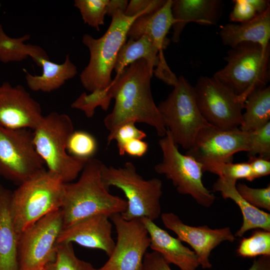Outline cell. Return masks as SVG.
I'll return each instance as SVG.
<instances>
[{"label": "cell", "instance_id": "cell-1", "mask_svg": "<svg viewBox=\"0 0 270 270\" xmlns=\"http://www.w3.org/2000/svg\"><path fill=\"white\" fill-rule=\"evenodd\" d=\"M153 72L154 68L144 59H140L112 80L108 87L115 102L112 112L104 120L109 132L108 144L114 140L120 126L131 121L153 127L161 138L166 134V128L152 96L150 80Z\"/></svg>", "mask_w": 270, "mask_h": 270}, {"label": "cell", "instance_id": "cell-2", "mask_svg": "<svg viewBox=\"0 0 270 270\" xmlns=\"http://www.w3.org/2000/svg\"><path fill=\"white\" fill-rule=\"evenodd\" d=\"M103 164L100 160L90 158L76 182L64 183L60 208L63 229L90 216L104 214L110 217L126 210V200L110 194L102 181Z\"/></svg>", "mask_w": 270, "mask_h": 270}, {"label": "cell", "instance_id": "cell-3", "mask_svg": "<svg viewBox=\"0 0 270 270\" xmlns=\"http://www.w3.org/2000/svg\"><path fill=\"white\" fill-rule=\"evenodd\" d=\"M74 131L70 117L55 112L44 116L32 131L35 148L48 170L64 183L76 179L88 160L74 158L68 153V141Z\"/></svg>", "mask_w": 270, "mask_h": 270}, {"label": "cell", "instance_id": "cell-4", "mask_svg": "<svg viewBox=\"0 0 270 270\" xmlns=\"http://www.w3.org/2000/svg\"><path fill=\"white\" fill-rule=\"evenodd\" d=\"M64 184L60 177L45 169L12 192L11 214L18 234L47 214L61 208Z\"/></svg>", "mask_w": 270, "mask_h": 270}, {"label": "cell", "instance_id": "cell-5", "mask_svg": "<svg viewBox=\"0 0 270 270\" xmlns=\"http://www.w3.org/2000/svg\"><path fill=\"white\" fill-rule=\"evenodd\" d=\"M128 17L118 11L112 16L111 23L104 34L96 38L84 34L82 42L88 49V64L80 75L83 87L92 92L108 88L112 80L111 74L122 46L126 42L130 26L138 16Z\"/></svg>", "mask_w": 270, "mask_h": 270}, {"label": "cell", "instance_id": "cell-6", "mask_svg": "<svg viewBox=\"0 0 270 270\" xmlns=\"http://www.w3.org/2000/svg\"><path fill=\"white\" fill-rule=\"evenodd\" d=\"M225 66L213 77L245 102L254 90L266 86L270 78V46L243 42L228 52Z\"/></svg>", "mask_w": 270, "mask_h": 270}, {"label": "cell", "instance_id": "cell-7", "mask_svg": "<svg viewBox=\"0 0 270 270\" xmlns=\"http://www.w3.org/2000/svg\"><path fill=\"white\" fill-rule=\"evenodd\" d=\"M101 174L108 188L115 186L124 193L127 206L120 214L124 219L130 220L144 218L154 221L160 216L162 194V183L160 179H144L130 162L118 168L104 164Z\"/></svg>", "mask_w": 270, "mask_h": 270}, {"label": "cell", "instance_id": "cell-8", "mask_svg": "<svg viewBox=\"0 0 270 270\" xmlns=\"http://www.w3.org/2000/svg\"><path fill=\"white\" fill-rule=\"evenodd\" d=\"M172 91L158 106L164 124L174 142L189 150L198 132L210 124L198 106L194 86L182 76Z\"/></svg>", "mask_w": 270, "mask_h": 270}, {"label": "cell", "instance_id": "cell-9", "mask_svg": "<svg viewBox=\"0 0 270 270\" xmlns=\"http://www.w3.org/2000/svg\"><path fill=\"white\" fill-rule=\"evenodd\" d=\"M158 144L162 158L154 166L156 172L170 180L178 193L190 195L202 206H210L216 197L202 183V164L192 156L182 154L168 130Z\"/></svg>", "mask_w": 270, "mask_h": 270}, {"label": "cell", "instance_id": "cell-10", "mask_svg": "<svg viewBox=\"0 0 270 270\" xmlns=\"http://www.w3.org/2000/svg\"><path fill=\"white\" fill-rule=\"evenodd\" d=\"M63 229L61 209L47 214L18 234V270H44L56 256Z\"/></svg>", "mask_w": 270, "mask_h": 270}, {"label": "cell", "instance_id": "cell-11", "mask_svg": "<svg viewBox=\"0 0 270 270\" xmlns=\"http://www.w3.org/2000/svg\"><path fill=\"white\" fill-rule=\"evenodd\" d=\"M30 129L0 126V177L18 186L45 170Z\"/></svg>", "mask_w": 270, "mask_h": 270}, {"label": "cell", "instance_id": "cell-12", "mask_svg": "<svg viewBox=\"0 0 270 270\" xmlns=\"http://www.w3.org/2000/svg\"><path fill=\"white\" fill-rule=\"evenodd\" d=\"M194 88L200 111L205 120L218 128H239L244 101L214 77L200 76Z\"/></svg>", "mask_w": 270, "mask_h": 270}, {"label": "cell", "instance_id": "cell-13", "mask_svg": "<svg viewBox=\"0 0 270 270\" xmlns=\"http://www.w3.org/2000/svg\"><path fill=\"white\" fill-rule=\"evenodd\" d=\"M117 240L108 260L98 270H141L150 238L141 219L126 220L120 214L110 216Z\"/></svg>", "mask_w": 270, "mask_h": 270}, {"label": "cell", "instance_id": "cell-14", "mask_svg": "<svg viewBox=\"0 0 270 270\" xmlns=\"http://www.w3.org/2000/svg\"><path fill=\"white\" fill-rule=\"evenodd\" d=\"M249 150L247 132L239 128L224 130L210 125L202 128L186 154L201 164L208 162H232L234 154Z\"/></svg>", "mask_w": 270, "mask_h": 270}, {"label": "cell", "instance_id": "cell-15", "mask_svg": "<svg viewBox=\"0 0 270 270\" xmlns=\"http://www.w3.org/2000/svg\"><path fill=\"white\" fill-rule=\"evenodd\" d=\"M44 118L40 104L21 85H0V126L34 130Z\"/></svg>", "mask_w": 270, "mask_h": 270}, {"label": "cell", "instance_id": "cell-16", "mask_svg": "<svg viewBox=\"0 0 270 270\" xmlns=\"http://www.w3.org/2000/svg\"><path fill=\"white\" fill-rule=\"evenodd\" d=\"M161 218L167 228L174 232L180 240L186 242L194 249L202 268H212L209 257L212 250L222 242H233L236 239L229 227L212 229L206 226H190L184 224L172 212L162 214Z\"/></svg>", "mask_w": 270, "mask_h": 270}, {"label": "cell", "instance_id": "cell-17", "mask_svg": "<svg viewBox=\"0 0 270 270\" xmlns=\"http://www.w3.org/2000/svg\"><path fill=\"white\" fill-rule=\"evenodd\" d=\"M112 234L110 217L104 214L95 215L62 229L57 244L74 242L87 248L102 250L109 257L116 244Z\"/></svg>", "mask_w": 270, "mask_h": 270}, {"label": "cell", "instance_id": "cell-18", "mask_svg": "<svg viewBox=\"0 0 270 270\" xmlns=\"http://www.w3.org/2000/svg\"><path fill=\"white\" fill-rule=\"evenodd\" d=\"M223 2L220 0H172V12L174 19L172 40L180 41V34L189 22L216 24L222 14Z\"/></svg>", "mask_w": 270, "mask_h": 270}, {"label": "cell", "instance_id": "cell-19", "mask_svg": "<svg viewBox=\"0 0 270 270\" xmlns=\"http://www.w3.org/2000/svg\"><path fill=\"white\" fill-rule=\"evenodd\" d=\"M146 227L150 238V248L159 253L169 264L178 266L180 270H196L200 266L196 254L182 244L178 238L170 236L158 226L154 221L140 218Z\"/></svg>", "mask_w": 270, "mask_h": 270}, {"label": "cell", "instance_id": "cell-20", "mask_svg": "<svg viewBox=\"0 0 270 270\" xmlns=\"http://www.w3.org/2000/svg\"><path fill=\"white\" fill-rule=\"evenodd\" d=\"M219 35L222 44L233 48L243 42L270 46V7L251 20L240 24L230 23L220 27Z\"/></svg>", "mask_w": 270, "mask_h": 270}, {"label": "cell", "instance_id": "cell-21", "mask_svg": "<svg viewBox=\"0 0 270 270\" xmlns=\"http://www.w3.org/2000/svg\"><path fill=\"white\" fill-rule=\"evenodd\" d=\"M172 0H167L156 12L138 17L130 26L127 38L138 40L144 35H148L163 52L169 44L166 35L174 22L172 12Z\"/></svg>", "mask_w": 270, "mask_h": 270}, {"label": "cell", "instance_id": "cell-22", "mask_svg": "<svg viewBox=\"0 0 270 270\" xmlns=\"http://www.w3.org/2000/svg\"><path fill=\"white\" fill-rule=\"evenodd\" d=\"M12 194L0 184V270H18V234L12 216Z\"/></svg>", "mask_w": 270, "mask_h": 270}, {"label": "cell", "instance_id": "cell-23", "mask_svg": "<svg viewBox=\"0 0 270 270\" xmlns=\"http://www.w3.org/2000/svg\"><path fill=\"white\" fill-rule=\"evenodd\" d=\"M236 180L219 177L212 186L213 192H219L225 198H230L238 206L242 213L243 222L234 235L242 237L248 230L259 228L270 232V214L255 208L246 201L238 193Z\"/></svg>", "mask_w": 270, "mask_h": 270}, {"label": "cell", "instance_id": "cell-24", "mask_svg": "<svg viewBox=\"0 0 270 270\" xmlns=\"http://www.w3.org/2000/svg\"><path fill=\"white\" fill-rule=\"evenodd\" d=\"M144 59L153 68L165 70L168 68L164 54L154 40L148 35L138 40L129 38L120 50L114 66L116 76L119 75L130 64Z\"/></svg>", "mask_w": 270, "mask_h": 270}, {"label": "cell", "instance_id": "cell-25", "mask_svg": "<svg viewBox=\"0 0 270 270\" xmlns=\"http://www.w3.org/2000/svg\"><path fill=\"white\" fill-rule=\"evenodd\" d=\"M38 66H41V75H32L25 71V78L30 89L34 92H50L61 87L66 80L74 78L77 68L71 61L68 54L64 62L56 64L50 60L42 59Z\"/></svg>", "mask_w": 270, "mask_h": 270}, {"label": "cell", "instance_id": "cell-26", "mask_svg": "<svg viewBox=\"0 0 270 270\" xmlns=\"http://www.w3.org/2000/svg\"><path fill=\"white\" fill-rule=\"evenodd\" d=\"M245 112L239 128L244 132L258 129L270 122V86L252 91L244 104Z\"/></svg>", "mask_w": 270, "mask_h": 270}, {"label": "cell", "instance_id": "cell-27", "mask_svg": "<svg viewBox=\"0 0 270 270\" xmlns=\"http://www.w3.org/2000/svg\"><path fill=\"white\" fill-rule=\"evenodd\" d=\"M30 38L28 34L20 38H12L4 32L0 24V62L4 64L20 62L30 56L37 64L42 59L50 60L41 47L24 42Z\"/></svg>", "mask_w": 270, "mask_h": 270}, {"label": "cell", "instance_id": "cell-28", "mask_svg": "<svg viewBox=\"0 0 270 270\" xmlns=\"http://www.w3.org/2000/svg\"><path fill=\"white\" fill-rule=\"evenodd\" d=\"M72 244H58L54 260L48 264L44 270H98L90 263L78 258Z\"/></svg>", "mask_w": 270, "mask_h": 270}, {"label": "cell", "instance_id": "cell-29", "mask_svg": "<svg viewBox=\"0 0 270 270\" xmlns=\"http://www.w3.org/2000/svg\"><path fill=\"white\" fill-rule=\"evenodd\" d=\"M236 252L243 258L270 256V232L262 229L254 230L250 236L240 240Z\"/></svg>", "mask_w": 270, "mask_h": 270}, {"label": "cell", "instance_id": "cell-30", "mask_svg": "<svg viewBox=\"0 0 270 270\" xmlns=\"http://www.w3.org/2000/svg\"><path fill=\"white\" fill-rule=\"evenodd\" d=\"M202 164L203 171L217 174L218 177L237 180L244 178L252 181L255 178L248 162L238 163L224 162H208Z\"/></svg>", "mask_w": 270, "mask_h": 270}, {"label": "cell", "instance_id": "cell-31", "mask_svg": "<svg viewBox=\"0 0 270 270\" xmlns=\"http://www.w3.org/2000/svg\"><path fill=\"white\" fill-rule=\"evenodd\" d=\"M112 100L109 88L102 90H96L87 94L82 93L71 104L72 108L83 112L88 118H92L96 108L100 106L103 110H108Z\"/></svg>", "mask_w": 270, "mask_h": 270}, {"label": "cell", "instance_id": "cell-32", "mask_svg": "<svg viewBox=\"0 0 270 270\" xmlns=\"http://www.w3.org/2000/svg\"><path fill=\"white\" fill-rule=\"evenodd\" d=\"M108 0H75L74 6L79 10L84 22L99 31L104 24Z\"/></svg>", "mask_w": 270, "mask_h": 270}, {"label": "cell", "instance_id": "cell-33", "mask_svg": "<svg viewBox=\"0 0 270 270\" xmlns=\"http://www.w3.org/2000/svg\"><path fill=\"white\" fill-rule=\"evenodd\" d=\"M96 138L83 130H74L67 144V152L71 156L82 159L92 158L97 150Z\"/></svg>", "mask_w": 270, "mask_h": 270}, {"label": "cell", "instance_id": "cell-34", "mask_svg": "<svg viewBox=\"0 0 270 270\" xmlns=\"http://www.w3.org/2000/svg\"><path fill=\"white\" fill-rule=\"evenodd\" d=\"M249 140L248 158L258 156L266 159L270 158V122L263 126L247 132Z\"/></svg>", "mask_w": 270, "mask_h": 270}, {"label": "cell", "instance_id": "cell-35", "mask_svg": "<svg viewBox=\"0 0 270 270\" xmlns=\"http://www.w3.org/2000/svg\"><path fill=\"white\" fill-rule=\"evenodd\" d=\"M240 195L250 204L258 209L270 211V186L260 188H252L244 184L236 185Z\"/></svg>", "mask_w": 270, "mask_h": 270}, {"label": "cell", "instance_id": "cell-36", "mask_svg": "<svg viewBox=\"0 0 270 270\" xmlns=\"http://www.w3.org/2000/svg\"><path fill=\"white\" fill-rule=\"evenodd\" d=\"M133 121L122 124L118 130L114 140L116 141L119 154L124 156V146L129 141L134 139L143 140L146 136V134L142 130L138 128Z\"/></svg>", "mask_w": 270, "mask_h": 270}, {"label": "cell", "instance_id": "cell-37", "mask_svg": "<svg viewBox=\"0 0 270 270\" xmlns=\"http://www.w3.org/2000/svg\"><path fill=\"white\" fill-rule=\"evenodd\" d=\"M166 0H132L128 4L124 14L128 17L152 14L159 10Z\"/></svg>", "mask_w": 270, "mask_h": 270}, {"label": "cell", "instance_id": "cell-38", "mask_svg": "<svg viewBox=\"0 0 270 270\" xmlns=\"http://www.w3.org/2000/svg\"><path fill=\"white\" fill-rule=\"evenodd\" d=\"M232 2L234 6L230 15L231 22H243L252 20L258 15L248 0H235Z\"/></svg>", "mask_w": 270, "mask_h": 270}, {"label": "cell", "instance_id": "cell-39", "mask_svg": "<svg viewBox=\"0 0 270 270\" xmlns=\"http://www.w3.org/2000/svg\"><path fill=\"white\" fill-rule=\"evenodd\" d=\"M141 270H172L163 257L158 252H146L144 254Z\"/></svg>", "mask_w": 270, "mask_h": 270}, {"label": "cell", "instance_id": "cell-40", "mask_svg": "<svg viewBox=\"0 0 270 270\" xmlns=\"http://www.w3.org/2000/svg\"><path fill=\"white\" fill-rule=\"evenodd\" d=\"M256 178L270 174V161L260 156L250 158L248 162Z\"/></svg>", "mask_w": 270, "mask_h": 270}, {"label": "cell", "instance_id": "cell-41", "mask_svg": "<svg viewBox=\"0 0 270 270\" xmlns=\"http://www.w3.org/2000/svg\"><path fill=\"white\" fill-rule=\"evenodd\" d=\"M148 148L146 142L142 140L134 139L125 144L124 152L132 156L140 157L146 152Z\"/></svg>", "mask_w": 270, "mask_h": 270}, {"label": "cell", "instance_id": "cell-42", "mask_svg": "<svg viewBox=\"0 0 270 270\" xmlns=\"http://www.w3.org/2000/svg\"><path fill=\"white\" fill-rule=\"evenodd\" d=\"M128 3L126 0H109L107 14L112 17L118 11L125 12Z\"/></svg>", "mask_w": 270, "mask_h": 270}, {"label": "cell", "instance_id": "cell-43", "mask_svg": "<svg viewBox=\"0 0 270 270\" xmlns=\"http://www.w3.org/2000/svg\"><path fill=\"white\" fill-rule=\"evenodd\" d=\"M248 270H270V256H260L255 259Z\"/></svg>", "mask_w": 270, "mask_h": 270}, {"label": "cell", "instance_id": "cell-44", "mask_svg": "<svg viewBox=\"0 0 270 270\" xmlns=\"http://www.w3.org/2000/svg\"></svg>", "mask_w": 270, "mask_h": 270}]
</instances>
